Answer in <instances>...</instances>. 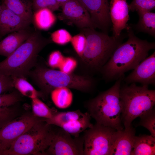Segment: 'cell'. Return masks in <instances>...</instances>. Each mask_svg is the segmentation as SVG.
<instances>
[{"instance_id": "cell-27", "label": "cell", "mask_w": 155, "mask_h": 155, "mask_svg": "<svg viewBox=\"0 0 155 155\" xmlns=\"http://www.w3.org/2000/svg\"><path fill=\"white\" fill-rule=\"evenodd\" d=\"M129 11H149L155 8V0H133L128 5Z\"/></svg>"}, {"instance_id": "cell-5", "label": "cell", "mask_w": 155, "mask_h": 155, "mask_svg": "<svg viewBox=\"0 0 155 155\" xmlns=\"http://www.w3.org/2000/svg\"><path fill=\"white\" fill-rule=\"evenodd\" d=\"M124 76L120 77L111 88L89 100L85 104L88 112L96 123L116 130L123 129L121 117L122 107L119 91Z\"/></svg>"}, {"instance_id": "cell-25", "label": "cell", "mask_w": 155, "mask_h": 155, "mask_svg": "<svg viewBox=\"0 0 155 155\" xmlns=\"http://www.w3.org/2000/svg\"><path fill=\"white\" fill-rule=\"evenodd\" d=\"M31 99L33 113L37 117L45 119H49L57 112L56 110L49 107L38 97Z\"/></svg>"}, {"instance_id": "cell-19", "label": "cell", "mask_w": 155, "mask_h": 155, "mask_svg": "<svg viewBox=\"0 0 155 155\" xmlns=\"http://www.w3.org/2000/svg\"><path fill=\"white\" fill-rule=\"evenodd\" d=\"M155 154V138L151 135L135 136L131 155Z\"/></svg>"}, {"instance_id": "cell-16", "label": "cell", "mask_w": 155, "mask_h": 155, "mask_svg": "<svg viewBox=\"0 0 155 155\" xmlns=\"http://www.w3.org/2000/svg\"><path fill=\"white\" fill-rule=\"evenodd\" d=\"M0 15V36L28 28L31 23L9 9L2 3Z\"/></svg>"}, {"instance_id": "cell-31", "label": "cell", "mask_w": 155, "mask_h": 155, "mask_svg": "<svg viewBox=\"0 0 155 155\" xmlns=\"http://www.w3.org/2000/svg\"><path fill=\"white\" fill-rule=\"evenodd\" d=\"M20 96L17 92L0 94V108L8 107L19 101Z\"/></svg>"}, {"instance_id": "cell-24", "label": "cell", "mask_w": 155, "mask_h": 155, "mask_svg": "<svg viewBox=\"0 0 155 155\" xmlns=\"http://www.w3.org/2000/svg\"><path fill=\"white\" fill-rule=\"evenodd\" d=\"M14 87L23 95L31 99L42 95L37 91L24 78L11 77Z\"/></svg>"}, {"instance_id": "cell-30", "label": "cell", "mask_w": 155, "mask_h": 155, "mask_svg": "<svg viewBox=\"0 0 155 155\" xmlns=\"http://www.w3.org/2000/svg\"><path fill=\"white\" fill-rule=\"evenodd\" d=\"M70 42L78 56L81 57L86 44V38L85 35L81 33L76 35L72 37Z\"/></svg>"}, {"instance_id": "cell-9", "label": "cell", "mask_w": 155, "mask_h": 155, "mask_svg": "<svg viewBox=\"0 0 155 155\" xmlns=\"http://www.w3.org/2000/svg\"><path fill=\"white\" fill-rule=\"evenodd\" d=\"M91 116L87 112L80 110L57 112L50 119H46L47 124L59 127L74 137L79 136L80 133L87 129L92 127Z\"/></svg>"}, {"instance_id": "cell-20", "label": "cell", "mask_w": 155, "mask_h": 155, "mask_svg": "<svg viewBox=\"0 0 155 155\" xmlns=\"http://www.w3.org/2000/svg\"><path fill=\"white\" fill-rule=\"evenodd\" d=\"M10 10L30 23L32 21V2L30 0H3Z\"/></svg>"}, {"instance_id": "cell-28", "label": "cell", "mask_w": 155, "mask_h": 155, "mask_svg": "<svg viewBox=\"0 0 155 155\" xmlns=\"http://www.w3.org/2000/svg\"><path fill=\"white\" fill-rule=\"evenodd\" d=\"M51 38L52 42L58 44L63 45L70 42L72 36L66 30L61 29L53 32Z\"/></svg>"}, {"instance_id": "cell-10", "label": "cell", "mask_w": 155, "mask_h": 155, "mask_svg": "<svg viewBox=\"0 0 155 155\" xmlns=\"http://www.w3.org/2000/svg\"><path fill=\"white\" fill-rule=\"evenodd\" d=\"M46 155H84L83 136L74 137L60 128L53 131Z\"/></svg>"}, {"instance_id": "cell-36", "label": "cell", "mask_w": 155, "mask_h": 155, "mask_svg": "<svg viewBox=\"0 0 155 155\" xmlns=\"http://www.w3.org/2000/svg\"><path fill=\"white\" fill-rule=\"evenodd\" d=\"M59 3L60 6L64 3L67 2V1H69V0H56Z\"/></svg>"}, {"instance_id": "cell-32", "label": "cell", "mask_w": 155, "mask_h": 155, "mask_svg": "<svg viewBox=\"0 0 155 155\" xmlns=\"http://www.w3.org/2000/svg\"><path fill=\"white\" fill-rule=\"evenodd\" d=\"M78 62L74 58L71 57H65L59 68V70L67 73H73L76 68Z\"/></svg>"}, {"instance_id": "cell-37", "label": "cell", "mask_w": 155, "mask_h": 155, "mask_svg": "<svg viewBox=\"0 0 155 155\" xmlns=\"http://www.w3.org/2000/svg\"><path fill=\"white\" fill-rule=\"evenodd\" d=\"M1 5H0V15L1 13Z\"/></svg>"}, {"instance_id": "cell-21", "label": "cell", "mask_w": 155, "mask_h": 155, "mask_svg": "<svg viewBox=\"0 0 155 155\" xmlns=\"http://www.w3.org/2000/svg\"><path fill=\"white\" fill-rule=\"evenodd\" d=\"M139 16L137 23L132 26L137 32H142L155 36V13L149 11H137Z\"/></svg>"}, {"instance_id": "cell-11", "label": "cell", "mask_w": 155, "mask_h": 155, "mask_svg": "<svg viewBox=\"0 0 155 155\" xmlns=\"http://www.w3.org/2000/svg\"><path fill=\"white\" fill-rule=\"evenodd\" d=\"M43 119L34 115H24L12 119L0 128V155H3L18 138Z\"/></svg>"}, {"instance_id": "cell-29", "label": "cell", "mask_w": 155, "mask_h": 155, "mask_svg": "<svg viewBox=\"0 0 155 155\" xmlns=\"http://www.w3.org/2000/svg\"><path fill=\"white\" fill-rule=\"evenodd\" d=\"M32 9L35 11L42 8H47L53 11L58 9L60 6L56 0H33Z\"/></svg>"}, {"instance_id": "cell-13", "label": "cell", "mask_w": 155, "mask_h": 155, "mask_svg": "<svg viewBox=\"0 0 155 155\" xmlns=\"http://www.w3.org/2000/svg\"><path fill=\"white\" fill-rule=\"evenodd\" d=\"M86 9L97 28L107 34L111 25L108 0H77Z\"/></svg>"}, {"instance_id": "cell-15", "label": "cell", "mask_w": 155, "mask_h": 155, "mask_svg": "<svg viewBox=\"0 0 155 155\" xmlns=\"http://www.w3.org/2000/svg\"><path fill=\"white\" fill-rule=\"evenodd\" d=\"M109 15L113 25V36L118 37L122 31L129 25V8L126 0H111L109 5Z\"/></svg>"}, {"instance_id": "cell-8", "label": "cell", "mask_w": 155, "mask_h": 155, "mask_svg": "<svg viewBox=\"0 0 155 155\" xmlns=\"http://www.w3.org/2000/svg\"><path fill=\"white\" fill-rule=\"evenodd\" d=\"M117 130L96 123L84 131V155H111Z\"/></svg>"}, {"instance_id": "cell-35", "label": "cell", "mask_w": 155, "mask_h": 155, "mask_svg": "<svg viewBox=\"0 0 155 155\" xmlns=\"http://www.w3.org/2000/svg\"><path fill=\"white\" fill-rule=\"evenodd\" d=\"M9 107L0 108V128L12 119L13 111Z\"/></svg>"}, {"instance_id": "cell-22", "label": "cell", "mask_w": 155, "mask_h": 155, "mask_svg": "<svg viewBox=\"0 0 155 155\" xmlns=\"http://www.w3.org/2000/svg\"><path fill=\"white\" fill-rule=\"evenodd\" d=\"M52 11L47 8H42L35 11L33 15L32 21L39 29L47 30L55 22L56 18Z\"/></svg>"}, {"instance_id": "cell-4", "label": "cell", "mask_w": 155, "mask_h": 155, "mask_svg": "<svg viewBox=\"0 0 155 155\" xmlns=\"http://www.w3.org/2000/svg\"><path fill=\"white\" fill-rule=\"evenodd\" d=\"M52 42L51 39L44 38L39 32L32 33L13 53L0 62V73L25 78L36 65L39 53Z\"/></svg>"}, {"instance_id": "cell-3", "label": "cell", "mask_w": 155, "mask_h": 155, "mask_svg": "<svg viewBox=\"0 0 155 155\" xmlns=\"http://www.w3.org/2000/svg\"><path fill=\"white\" fill-rule=\"evenodd\" d=\"M28 75L39 88L42 94L48 95L54 89L66 87L85 92L92 91L97 84L92 76L67 73L49 69L44 64L37 63Z\"/></svg>"}, {"instance_id": "cell-7", "label": "cell", "mask_w": 155, "mask_h": 155, "mask_svg": "<svg viewBox=\"0 0 155 155\" xmlns=\"http://www.w3.org/2000/svg\"><path fill=\"white\" fill-rule=\"evenodd\" d=\"M43 119L18 138L3 155H46L53 131Z\"/></svg>"}, {"instance_id": "cell-26", "label": "cell", "mask_w": 155, "mask_h": 155, "mask_svg": "<svg viewBox=\"0 0 155 155\" xmlns=\"http://www.w3.org/2000/svg\"><path fill=\"white\" fill-rule=\"evenodd\" d=\"M140 121L138 126L143 127L150 132L151 135L155 138V111L154 108L140 117Z\"/></svg>"}, {"instance_id": "cell-6", "label": "cell", "mask_w": 155, "mask_h": 155, "mask_svg": "<svg viewBox=\"0 0 155 155\" xmlns=\"http://www.w3.org/2000/svg\"><path fill=\"white\" fill-rule=\"evenodd\" d=\"M119 96L122 107L121 120L125 128L153 108L155 104V90L149 89L147 85L138 86L135 83L121 85Z\"/></svg>"}, {"instance_id": "cell-38", "label": "cell", "mask_w": 155, "mask_h": 155, "mask_svg": "<svg viewBox=\"0 0 155 155\" xmlns=\"http://www.w3.org/2000/svg\"><path fill=\"white\" fill-rule=\"evenodd\" d=\"M1 37H2L1 36H0V40L1 38Z\"/></svg>"}, {"instance_id": "cell-23", "label": "cell", "mask_w": 155, "mask_h": 155, "mask_svg": "<svg viewBox=\"0 0 155 155\" xmlns=\"http://www.w3.org/2000/svg\"><path fill=\"white\" fill-rule=\"evenodd\" d=\"M52 100L57 107L67 108L71 104L73 95L70 89L66 87L58 88L53 90L51 93Z\"/></svg>"}, {"instance_id": "cell-33", "label": "cell", "mask_w": 155, "mask_h": 155, "mask_svg": "<svg viewBox=\"0 0 155 155\" xmlns=\"http://www.w3.org/2000/svg\"><path fill=\"white\" fill-rule=\"evenodd\" d=\"M65 57L60 51H54L52 52L49 56L48 64L52 68H59Z\"/></svg>"}, {"instance_id": "cell-1", "label": "cell", "mask_w": 155, "mask_h": 155, "mask_svg": "<svg viewBox=\"0 0 155 155\" xmlns=\"http://www.w3.org/2000/svg\"><path fill=\"white\" fill-rule=\"evenodd\" d=\"M126 30L127 40L117 47L100 70L106 82L117 80L125 72L134 69L147 57L150 51L155 48V42L138 38L130 26Z\"/></svg>"}, {"instance_id": "cell-14", "label": "cell", "mask_w": 155, "mask_h": 155, "mask_svg": "<svg viewBox=\"0 0 155 155\" xmlns=\"http://www.w3.org/2000/svg\"><path fill=\"white\" fill-rule=\"evenodd\" d=\"M123 80L127 84H155V52L141 61Z\"/></svg>"}, {"instance_id": "cell-12", "label": "cell", "mask_w": 155, "mask_h": 155, "mask_svg": "<svg viewBox=\"0 0 155 155\" xmlns=\"http://www.w3.org/2000/svg\"><path fill=\"white\" fill-rule=\"evenodd\" d=\"M61 6L62 12L58 16L60 20L74 24L80 29L97 28L89 13L77 0H69Z\"/></svg>"}, {"instance_id": "cell-17", "label": "cell", "mask_w": 155, "mask_h": 155, "mask_svg": "<svg viewBox=\"0 0 155 155\" xmlns=\"http://www.w3.org/2000/svg\"><path fill=\"white\" fill-rule=\"evenodd\" d=\"M135 134L132 124L127 128L117 130L111 155L131 154Z\"/></svg>"}, {"instance_id": "cell-34", "label": "cell", "mask_w": 155, "mask_h": 155, "mask_svg": "<svg viewBox=\"0 0 155 155\" xmlns=\"http://www.w3.org/2000/svg\"><path fill=\"white\" fill-rule=\"evenodd\" d=\"M13 87L11 77L0 73V94L10 90Z\"/></svg>"}, {"instance_id": "cell-2", "label": "cell", "mask_w": 155, "mask_h": 155, "mask_svg": "<svg viewBox=\"0 0 155 155\" xmlns=\"http://www.w3.org/2000/svg\"><path fill=\"white\" fill-rule=\"evenodd\" d=\"M80 30L86 37V44L80 57V62L85 69L86 74L92 76L100 72L126 35L121 34L119 37H115L89 28H81Z\"/></svg>"}, {"instance_id": "cell-18", "label": "cell", "mask_w": 155, "mask_h": 155, "mask_svg": "<svg viewBox=\"0 0 155 155\" xmlns=\"http://www.w3.org/2000/svg\"><path fill=\"white\" fill-rule=\"evenodd\" d=\"M28 28L11 33L0 41V55L7 57L27 40L32 33Z\"/></svg>"}]
</instances>
